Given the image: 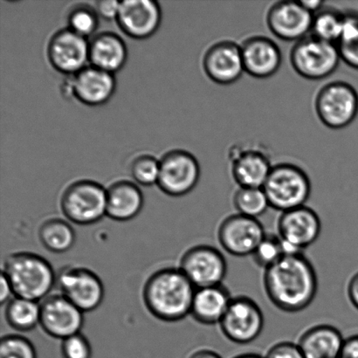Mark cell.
<instances>
[{"mask_svg": "<svg viewBox=\"0 0 358 358\" xmlns=\"http://www.w3.org/2000/svg\"><path fill=\"white\" fill-rule=\"evenodd\" d=\"M189 358H222V357L212 350L202 349L193 352Z\"/></svg>", "mask_w": 358, "mask_h": 358, "instance_id": "cell-42", "label": "cell"}, {"mask_svg": "<svg viewBox=\"0 0 358 358\" xmlns=\"http://www.w3.org/2000/svg\"><path fill=\"white\" fill-rule=\"evenodd\" d=\"M68 22L70 30L86 38L96 33L99 24L96 10L85 5L72 9L69 14Z\"/></svg>", "mask_w": 358, "mask_h": 358, "instance_id": "cell-31", "label": "cell"}, {"mask_svg": "<svg viewBox=\"0 0 358 358\" xmlns=\"http://www.w3.org/2000/svg\"><path fill=\"white\" fill-rule=\"evenodd\" d=\"M143 206V192L134 182L117 181L107 188L106 214L110 219L131 220L138 215Z\"/></svg>", "mask_w": 358, "mask_h": 358, "instance_id": "cell-25", "label": "cell"}, {"mask_svg": "<svg viewBox=\"0 0 358 358\" xmlns=\"http://www.w3.org/2000/svg\"><path fill=\"white\" fill-rule=\"evenodd\" d=\"M345 341L338 328L318 324L305 331L297 345L305 358H339Z\"/></svg>", "mask_w": 358, "mask_h": 358, "instance_id": "cell-23", "label": "cell"}, {"mask_svg": "<svg viewBox=\"0 0 358 358\" xmlns=\"http://www.w3.org/2000/svg\"><path fill=\"white\" fill-rule=\"evenodd\" d=\"M234 206L237 213L257 220L270 207L264 189L245 187H240L235 192Z\"/></svg>", "mask_w": 358, "mask_h": 358, "instance_id": "cell-29", "label": "cell"}, {"mask_svg": "<svg viewBox=\"0 0 358 358\" xmlns=\"http://www.w3.org/2000/svg\"><path fill=\"white\" fill-rule=\"evenodd\" d=\"M178 268L198 289L223 284L227 273V262L219 249L209 245H199L182 255Z\"/></svg>", "mask_w": 358, "mask_h": 358, "instance_id": "cell-10", "label": "cell"}, {"mask_svg": "<svg viewBox=\"0 0 358 358\" xmlns=\"http://www.w3.org/2000/svg\"><path fill=\"white\" fill-rule=\"evenodd\" d=\"M347 296L350 303L358 310V272L349 280L347 285Z\"/></svg>", "mask_w": 358, "mask_h": 358, "instance_id": "cell-39", "label": "cell"}, {"mask_svg": "<svg viewBox=\"0 0 358 358\" xmlns=\"http://www.w3.org/2000/svg\"><path fill=\"white\" fill-rule=\"evenodd\" d=\"M234 358H265V357H262L256 353H247L242 354V355L237 356Z\"/></svg>", "mask_w": 358, "mask_h": 358, "instance_id": "cell-43", "label": "cell"}, {"mask_svg": "<svg viewBox=\"0 0 358 358\" xmlns=\"http://www.w3.org/2000/svg\"><path fill=\"white\" fill-rule=\"evenodd\" d=\"M266 231L257 219L233 214L220 223L217 240L221 248L234 257L252 255L266 236Z\"/></svg>", "mask_w": 358, "mask_h": 358, "instance_id": "cell-13", "label": "cell"}, {"mask_svg": "<svg viewBox=\"0 0 358 358\" xmlns=\"http://www.w3.org/2000/svg\"><path fill=\"white\" fill-rule=\"evenodd\" d=\"M339 358H358V335L345 339Z\"/></svg>", "mask_w": 358, "mask_h": 358, "instance_id": "cell-38", "label": "cell"}, {"mask_svg": "<svg viewBox=\"0 0 358 358\" xmlns=\"http://www.w3.org/2000/svg\"><path fill=\"white\" fill-rule=\"evenodd\" d=\"M341 57L338 45L308 35L294 45L290 63L294 71L304 79L320 80L338 69Z\"/></svg>", "mask_w": 358, "mask_h": 358, "instance_id": "cell-5", "label": "cell"}, {"mask_svg": "<svg viewBox=\"0 0 358 358\" xmlns=\"http://www.w3.org/2000/svg\"><path fill=\"white\" fill-rule=\"evenodd\" d=\"M263 287L273 306L298 313L313 303L318 290L317 272L303 254L286 255L264 270Z\"/></svg>", "mask_w": 358, "mask_h": 358, "instance_id": "cell-1", "label": "cell"}, {"mask_svg": "<svg viewBox=\"0 0 358 358\" xmlns=\"http://www.w3.org/2000/svg\"><path fill=\"white\" fill-rule=\"evenodd\" d=\"M301 6L304 7L305 9L308 10L310 13L315 15V13L320 12L322 10V6L324 5V2L319 1V0H314V1H308V0H301L300 1Z\"/></svg>", "mask_w": 358, "mask_h": 358, "instance_id": "cell-41", "label": "cell"}, {"mask_svg": "<svg viewBox=\"0 0 358 358\" xmlns=\"http://www.w3.org/2000/svg\"><path fill=\"white\" fill-rule=\"evenodd\" d=\"M71 96L87 106H101L111 99L117 87L113 73L86 66L69 80Z\"/></svg>", "mask_w": 358, "mask_h": 358, "instance_id": "cell-21", "label": "cell"}, {"mask_svg": "<svg viewBox=\"0 0 358 358\" xmlns=\"http://www.w3.org/2000/svg\"><path fill=\"white\" fill-rule=\"evenodd\" d=\"M90 42L66 28L52 35L48 47L50 64L58 72L75 76L86 68L89 62Z\"/></svg>", "mask_w": 358, "mask_h": 358, "instance_id": "cell-15", "label": "cell"}, {"mask_svg": "<svg viewBox=\"0 0 358 358\" xmlns=\"http://www.w3.org/2000/svg\"><path fill=\"white\" fill-rule=\"evenodd\" d=\"M264 324V315L259 305L251 298L241 296L233 297L219 325L224 338L245 345L261 336Z\"/></svg>", "mask_w": 358, "mask_h": 358, "instance_id": "cell-9", "label": "cell"}, {"mask_svg": "<svg viewBox=\"0 0 358 358\" xmlns=\"http://www.w3.org/2000/svg\"><path fill=\"white\" fill-rule=\"evenodd\" d=\"M162 20L159 3L152 0H124L120 3L118 26L129 37L143 40L156 33Z\"/></svg>", "mask_w": 358, "mask_h": 358, "instance_id": "cell-19", "label": "cell"}, {"mask_svg": "<svg viewBox=\"0 0 358 358\" xmlns=\"http://www.w3.org/2000/svg\"><path fill=\"white\" fill-rule=\"evenodd\" d=\"M120 3L115 1V0H101V1L96 3L94 10H96L97 15L104 20H117L119 8H120Z\"/></svg>", "mask_w": 358, "mask_h": 358, "instance_id": "cell-37", "label": "cell"}, {"mask_svg": "<svg viewBox=\"0 0 358 358\" xmlns=\"http://www.w3.org/2000/svg\"><path fill=\"white\" fill-rule=\"evenodd\" d=\"M196 287L179 268L157 270L146 280L143 300L147 310L160 321L175 322L191 315Z\"/></svg>", "mask_w": 358, "mask_h": 358, "instance_id": "cell-2", "label": "cell"}, {"mask_svg": "<svg viewBox=\"0 0 358 358\" xmlns=\"http://www.w3.org/2000/svg\"><path fill=\"white\" fill-rule=\"evenodd\" d=\"M262 189L270 207L284 213L306 206L311 193V182L299 166L280 163L272 167Z\"/></svg>", "mask_w": 358, "mask_h": 358, "instance_id": "cell-4", "label": "cell"}, {"mask_svg": "<svg viewBox=\"0 0 358 358\" xmlns=\"http://www.w3.org/2000/svg\"><path fill=\"white\" fill-rule=\"evenodd\" d=\"M200 178L199 161L184 150H173L160 160L159 188L171 196L188 194L198 185Z\"/></svg>", "mask_w": 358, "mask_h": 358, "instance_id": "cell-12", "label": "cell"}, {"mask_svg": "<svg viewBox=\"0 0 358 358\" xmlns=\"http://www.w3.org/2000/svg\"><path fill=\"white\" fill-rule=\"evenodd\" d=\"M206 75L220 85H231L241 78L245 72L241 45L231 41L213 44L203 59Z\"/></svg>", "mask_w": 358, "mask_h": 358, "instance_id": "cell-18", "label": "cell"}, {"mask_svg": "<svg viewBox=\"0 0 358 358\" xmlns=\"http://www.w3.org/2000/svg\"><path fill=\"white\" fill-rule=\"evenodd\" d=\"M159 171L160 161L152 155L138 156L133 161L131 167L132 178L143 186L157 184Z\"/></svg>", "mask_w": 358, "mask_h": 358, "instance_id": "cell-32", "label": "cell"}, {"mask_svg": "<svg viewBox=\"0 0 358 358\" xmlns=\"http://www.w3.org/2000/svg\"><path fill=\"white\" fill-rule=\"evenodd\" d=\"M7 324L15 331L28 332L40 324L41 305L37 301L14 297L6 303Z\"/></svg>", "mask_w": 358, "mask_h": 358, "instance_id": "cell-27", "label": "cell"}, {"mask_svg": "<svg viewBox=\"0 0 358 358\" xmlns=\"http://www.w3.org/2000/svg\"><path fill=\"white\" fill-rule=\"evenodd\" d=\"M107 189L96 182H73L63 192L61 209L71 222L87 226L100 221L106 214Z\"/></svg>", "mask_w": 358, "mask_h": 358, "instance_id": "cell-6", "label": "cell"}, {"mask_svg": "<svg viewBox=\"0 0 358 358\" xmlns=\"http://www.w3.org/2000/svg\"><path fill=\"white\" fill-rule=\"evenodd\" d=\"M127 58V47L117 34L105 31L91 38L89 62L94 68L114 73L124 68Z\"/></svg>", "mask_w": 358, "mask_h": 358, "instance_id": "cell-22", "label": "cell"}, {"mask_svg": "<svg viewBox=\"0 0 358 358\" xmlns=\"http://www.w3.org/2000/svg\"><path fill=\"white\" fill-rule=\"evenodd\" d=\"M231 299L229 290L223 284L196 289L191 315L203 325L220 324Z\"/></svg>", "mask_w": 358, "mask_h": 358, "instance_id": "cell-24", "label": "cell"}, {"mask_svg": "<svg viewBox=\"0 0 358 358\" xmlns=\"http://www.w3.org/2000/svg\"><path fill=\"white\" fill-rule=\"evenodd\" d=\"M62 358H91L92 348L86 336L78 333L62 340Z\"/></svg>", "mask_w": 358, "mask_h": 358, "instance_id": "cell-34", "label": "cell"}, {"mask_svg": "<svg viewBox=\"0 0 358 358\" xmlns=\"http://www.w3.org/2000/svg\"><path fill=\"white\" fill-rule=\"evenodd\" d=\"M285 256L282 241L278 235L266 234V236L256 248L252 257L255 264L264 270L275 265Z\"/></svg>", "mask_w": 358, "mask_h": 358, "instance_id": "cell-30", "label": "cell"}, {"mask_svg": "<svg viewBox=\"0 0 358 358\" xmlns=\"http://www.w3.org/2000/svg\"><path fill=\"white\" fill-rule=\"evenodd\" d=\"M38 238L48 251L63 254L73 247L76 235L71 224L66 220L52 217L42 223L38 230Z\"/></svg>", "mask_w": 358, "mask_h": 358, "instance_id": "cell-26", "label": "cell"}, {"mask_svg": "<svg viewBox=\"0 0 358 358\" xmlns=\"http://www.w3.org/2000/svg\"><path fill=\"white\" fill-rule=\"evenodd\" d=\"M0 358H37V352L29 339L7 335L0 341Z\"/></svg>", "mask_w": 358, "mask_h": 358, "instance_id": "cell-33", "label": "cell"}, {"mask_svg": "<svg viewBox=\"0 0 358 358\" xmlns=\"http://www.w3.org/2000/svg\"><path fill=\"white\" fill-rule=\"evenodd\" d=\"M265 358H305L297 343L280 342L268 350Z\"/></svg>", "mask_w": 358, "mask_h": 358, "instance_id": "cell-36", "label": "cell"}, {"mask_svg": "<svg viewBox=\"0 0 358 358\" xmlns=\"http://www.w3.org/2000/svg\"><path fill=\"white\" fill-rule=\"evenodd\" d=\"M345 13L335 9H322L315 13L312 22V35L338 45L341 38Z\"/></svg>", "mask_w": 358, "mask_h": 358, "instance_id": "cell-28", "label": "cell"}, {"mask_svg": "<svg viewBox=\"0 0 358 358\" xmlns=\"http://www.w3.org/2000/svg\"><path fill=\"white\" fill-rule=\"evenodd\" d=\"M317 117L326 127H348L358 114V94L352 84L336 80L322 87L315 101Z\"/></svg>", "mask_w": 358, "mask_h": 358, "instance_id": "cell-7", "label": "cell"}, {"mask_svg": "<svg viewBox=\"0 0 358 358\" xmlns=\"http://www.w3.org/2000/svg\"><path fill=\"white\" fill-rule=\"evenodd\" d=\"M2 273L8 280L14 296L37 303L48 297L57 276L47 259L29 252H13L7 256Z\"/></svg>", "mask_w": 358, "mask_h": 358, "instance_id": "cell-3", "label": "cell"}, {"mask_svg": "<svg viewBox=\"0 0 358 358\" xmlns=\"http://www.w3.org/2000/svg\"><path fill=\"white\" fill-rule=\"evenodd\" d=\"M313 14L300 1L283 0L270 7L266 24L275 37L284 41H299L311 31Z\"/></svg>", "mask_w": 358, "mask_h": 358, "instance_id": "cell-16", "label": "cell"}, {"mask_svg": "<svg viewBox=\"0 0 358 358\" xmlns=\"http://www.w3.org/2000/svg\"><path fill=\"white\" fill-rule=\"evenodd\" d=\"M241 48L245 72L255 78H269L282 66V51L268 37L261 35L249 37L242 42Z\"/></svg>", "mask_w": 358, "mask_h": 358, "instance_id": "cell-20", "label": "cell"}, {"mask_svg": "<svg viewBox=\"0 0 358 358\" xmlns=\"http://www.w3.org/2000/svg\"><path fill=\"white\" fill-rule=\"evenodd\" d=\"M83 312L62 294L45 298L41 304L42 329L52 338L64 340L80 333Z\"/></svg>", "mask_w": 358, "mask_h": 358, "instance_id": "cell-14", "label": "cell"}, {"mask_svg": "<svg viewBox=\"0 0 358 358\" xmlns=\"http://www.w3.org/2000/svg\"><path fill=\"white\" fill-rule=\"evenodd\" d=\"M277 231L285 256L303 254L320 236L322 222L315 210L303 206L282 213Z\"/></svg>", "mask_w": 358, "mask_h": 358, "instance_id": "cell-8", "label": "cell"}, {"mask_svg": "<svg viewBox=\"0 0 358 358\" xmlns=\"http://www.w3.org/2000/svg\"><path fill=\"white\" fill-rule=\"evenodd\" d=\"M1 289H0V301L1 303H7L10 300V296L13 294L12 287H10L8 280L3 273H1Z\"/></svg>", "mask_w": 358, "mask_h": 358, "instance_id": "cell-40", "label": "cell"}, {"mask_svg": "<svg viewBox=\"0 0 358 358\" xmlns=\"http://www.w3.org/2000/svg\"><path fill=\"white\" fill-rule=\"evenodd\" d=\"M56 285L63 296L83 313L96 310L104 299L100 277L85 268H66L56 276Z\"/></svg>", "mask_w": 358, "mask_h": 358, "instance_id": "cell-11", "label": "cell"}, {"mask_svg": "<svg viewBox=\"0 0 358 358\" xmlns=\"http://www.w3.org/2000/svg\"><path fill=\"white\" fill-rule=\"evenodd\" d=\"M340 57L345 64L358 70V35L338 44Z\"/></svg>", "mask_w": 358, "mask_h": 358, "instance_id": "cell-35", "label": "cell"}, {"mask_svg": "<svg viewBox=\"0 0 358 358\" xmlns=\"http://www.w3.org/2000/svg\"><path fill=\"white\" fill-rule=\"evenodd\" d=\"M229 157L231 175L240 187L263 188L273 167L266 150L259 146L240 145L231 149Z\"/></svg>", "mask_w": 358, "mask_h": 358, "instance_id": "cell-17", "label": "cell"}]
</instances>
